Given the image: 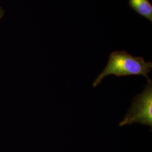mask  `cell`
I'll use <instances>...</instances> for the list:
<instances>
[{"label":"cell","instance_id":"obj_2","mask_svg":"<svg viewBox=\"0 0 152 152\" xmlns=\"http://www.w3.org/2000/svg\"><path fill=\"white\" fill-rule=\"evenodd\" d=\"M134 123H139L152 127V80L148 82L142 92L132 99L130 108L119 126L122 127Z\"/></svg>","mask_w":152,"mask_h":152},{"label":"cell","instance_id":"obj_1","mask_svg":"<svg viewBox=\"0 0 152 152\" xmlns=\"http://www.w3.org/2000/svg\"><path fill=\"white\" fill-rule=\"evenodd\" d=\"M152 68V62L145 61L141 56H134L125 51H114L109 55L107 65L98 75L92 86L96 87L105 77L110 75L117 77L142 75L148 82L150 81L148 74Z\"/></svg>","mask_w":152,"mask_h":152},{"label":"cell","instance_id":"obj_4","mask_svg":"<svg viewBox=\"0 0 152 152\" xmlns=\"http://www.w3.org/2000/svg\"><path fill=\"white\" fill-rule=\"evenodd\" d=\"M1 14H2V12H1V9L0 8V18H1Z\"/></svg>","mask_w":152,"mask_h":152},{"label":"cell","instance_id":"obj_3","mask_svg":"<svg viewBox=\"0 0 152 152\" xmlns=\"http://www.w3.org/2000/svg\"><path fill=\"white\" fill-rule=\"evenodd\" d=\"M129 5L138 14L152 22V5L149 0H129Z\"/></svg>","mask_w":152,"mask_h":152}]
</instances>
